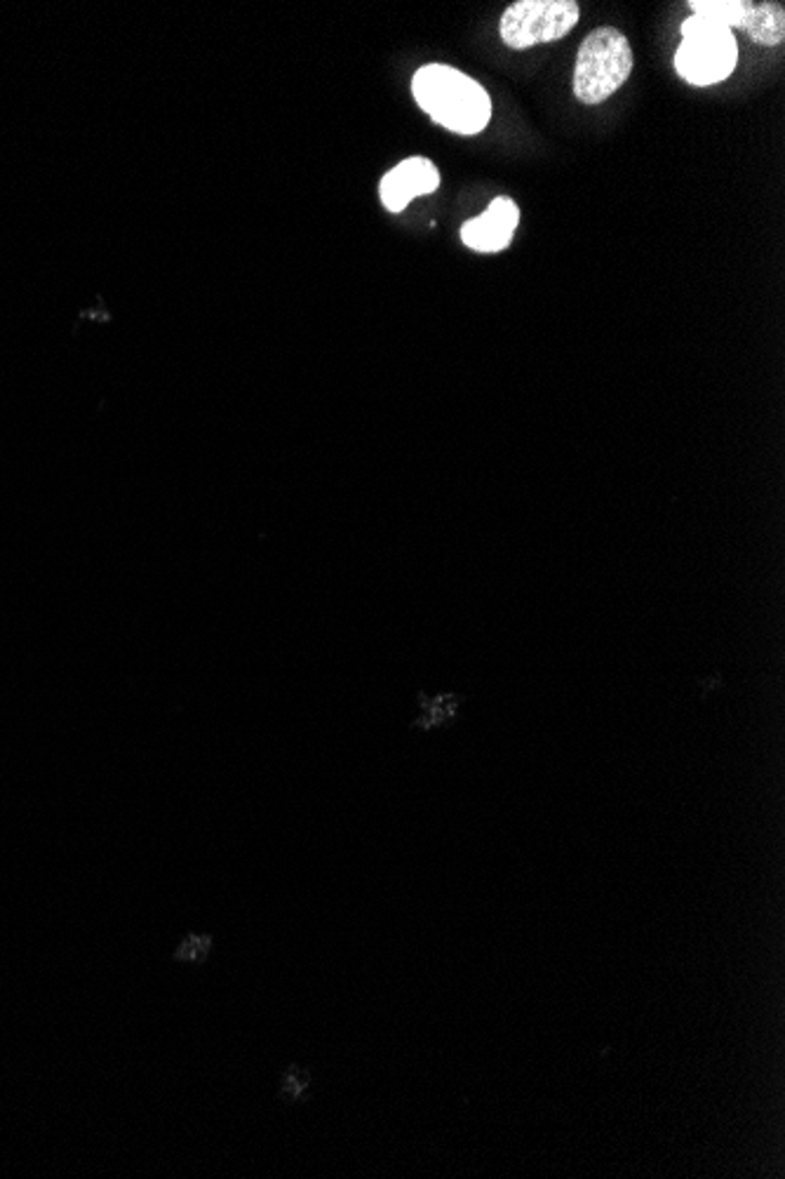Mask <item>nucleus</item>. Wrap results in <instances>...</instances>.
Listing matches in <instances>:
<instances>
[{
    "instance_id": "6",
    "label": "nucleus",
    "mask_w": 785,
    "mask_h": 1179,
    "mask_svg": "<svg viewBox=\"0 0 785 1179\" xmlns=\"http://www.w3.org/2000/svg\"><path fill=\"white\" fill-rule=\"evenodd\" d=\"M520 224V210L513 198L499 196L489 203L480 217L468 220L461 226V240L475 252H501L513 240Z\"/></svg>"
},
{
    "instance_id": "5",
    "label": "nucleus",
    "mask_w": 785,
    "mask_h": 1179,
    "mask_svg": "<svg viewBox=\"0 0 785 1179\" xmlns=\"http://www.w3.org/2000/svg\"><path fill=\"white\" fill-rule=\"evenodd\" d=\"M440 187V170L424 156H412L397 163L383 175L379 184L381 203L389 212H403L414 198L433 193Z\"/></svg>"
},
{
    "instance_id": "2",
    "label": "nucleus",
    "mask_w": 785,
    "mask_h": 1179,
    "mask_svg": "<svg viewBox=\"0 0 785 1179\" xmlns=\"http://www.w3.org/2000/svg\"><path fill=\"white\" fill-rule=\"evenodd\" d=\"M633 71V50L614 26H599L581 43L574 67V97L583 104H603Z\"/></svg>"
},
{
    "instance_id": "7",
    "label": "nucleus",
    "mask_w": 785,
    "mask_h": 1179,
    "mask_svg": "<svg viewBox=\"0 0 785 1179\" xmlns=\"http://www.w3.org/2000/svg\"><path fill=\"white\" fill-rule=\"evenodd\" d=\"M750 40H756L764 48H774L785 38V10L781 3H750L746 8V17L741 24Z\"/></svg>"
},
{
    "instance_id": "4",
    "label": "nucleus",
    "mask_w": 785,
    "mask_h": 1179,
    "mask_svg": "<svg viewBox=\"0 0 785 1179\" xmlns=\"http://www.w3.org/2000/svg\"><path fill=\"white\" fill-rule=\"evenodd\" d=\"M581 20L574 0H518L501 17V40L511 50H527L572 34Z\"/></svg>"
},
{
    "instance_id": "3",
    "label": "nucleus",
    "mask_w": 785,
    "mask_h": 1179,
    "mask_svg": "<svg viewBox=\"0 0 785 1179\" xmlns=\"http://www.w3.org/2000/svg\"><path fill=\"white\" fill-rule=\"evenodd\" d=\"M682 45L675 52V71L689 85L707 87L727 81L736 69L738 45L734 31L691 14L682 22Z\"/></svg>"
},
{
    "instance_id": "8",
    "label": "nucleus",
    "mask_w": 785,
    "mask_h": 1179,
    "mask_svg": "<svg viewBox=\"0 0 785 1179\" xmlns=\"http://www.w3.org/2000/svg\"><path fill=\"white\" fill-rule=\"evenodd\" d=\"M417 701H419V716L412 721V728L419 732H430V730L450 726L454 721L464 697L456 693H438V695L417 693Z\"/></svg>"
},
{
    "instance_id": "1",
    "label": "nucleus",
    "mask_w": 785,
    "mask_h": 1179,
    "mask_svg": "<svg viewBox=\"0 0 785 1179\" xmlns=\"http://www.w3.org/2000/svg\"><path fill=\"white\" fill-rule=\"evenodd\" d=\"M412 95L421 111L450 132L477 134L489 126L491 99L487 90L448 64L421 67L412 79Z\"/></svg>"
},
{
    "instance_id": "9",
    "label": "nucleus",
    "mask_w": 785,
    "mask_h": 1179,
    "mask_svg": "<svg viewBox=\"0 0 785 1179\" xmlns=\"http://www.w3.org/2000/svg\"><path fill=\"white\" fill-rule=\"evenodd\" d=\"M212 946H214V938L210 935V932H198V930L187 932V935H183L175 946L173 963H181V966H203L212 954Z\"/></svg>"
},
{
    "instance_id": "10",
    "label": "nucleus",
    "mask_w": 785,
    "mask_h": 1179,
    "mask_svg": "<svg viewBox=\"0 0 785 1179\" xmlns=\"http://www.w3.org/2000/svg\"><path fill=\"white\" fill-rule=\"evenodd\" d=\"M311 1083H313V1076L309 1069L297 1062H289L283 1069V1076H281V1095L287 1101H301L306 1099V1095H309Z\"/></svg>"
}]
</instances>
